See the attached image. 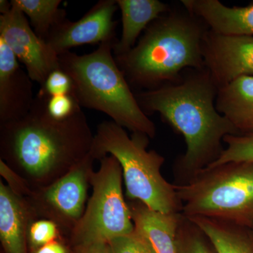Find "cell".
I'll use <instances>...</instances> for the list:
<instances>
[{"mask_svg":"<svg viewBox=\"0 0 253 253\" xmlns=\"http://www.w3.org/2000/svg\"><path fill=\"white\" fill-rule=\"evenodd\" d=\"M48 97L38 91L24 117L0 124V160L33 191L69 172L90 153L94 139L83 110L54 119L46 108Z\"/></svg>","mask_w":253,"mask_h":253,"instance_id":"cell-1","label":"cell"},{"mask_svg":"<svg viewBox=\"0 0 253 253\" xmlns=\"http://www.w3.org/2000/svg\"><path fill=\"white\" fill-rule=\"evenodd\" d=\"M219 88L206 68L191 69L176 83L134 93L145 114L158 113L184 136L185 154L176 161V179L189 182L219 158L228 135H241L215 106Z\"/></svg>","mask_w":253,"mask_h":253,"instance_id":"cell-2","label":"cell"},{"mask_svg":"<svg viewBox=\"0 0 253 253\" xmlns=\"http://www.w3.org/2000/svg\"><path fill=\"white\" fill-rule=\"evenodd\" d=\"M209 30L184 8L163 14L144 31L135 46L114 56L131 89H156L181 79L185 69H204L203 40Z\"/></svg>","mask_w":253,"mask_h":253,"instance_id":"cell-3","label":"cell"},{"mask_svg":"<svg viewBox=\"0 0 253 253\" xmlns=\"http://www.w3.org/2000/svg\"><path fill=\"white\" fill-rule=\"evenodd\" d=\"M117 41L104 42L89 54H60V68L72 80L71 95L81 108L104 113L118 126L154 139L156 126L141 109L115 60Z\"/></svg>","mask_w":253,"mask_h":253,"instance_id":"cell-4","label":"cell"},{"mask_svg":"<svg viewBox=\"0 0 253 253\" xmlns=\"http://www.w3.org/2000/svg\"><path fill=\"white\" fill-rule=\"evenodd\" d=\"M149 137L141 133L129 136L124 128L112 121L100 123L93 139L90 154L101 160L108 154L118 160L123 169L126 196L141 201L155 211L181 213L182 206L175 185L161 174L164 158L147 151Z\"/></svg>","mask_w":253,"mask_h":253,"instance_id":"cell-5","label":"cell"},{"mask_svg":"<svg viewBox=\"0 0 253 253\" xmlns=\"http://www.w3.org/2000/svg\"><path fill=\"white\" fill-rule=\"evenodd\" d=\"M175 185L184 217H203L253 227V163L232 162L204 169Z\"/></svg>","mask_w":253,"mask_h":253,"instance_id":"cell-6","label":"cell"},{"mask_svg":"<svg viewBox=\"0 0 253 253\" xmlns=\"http://www.w3.org/2000/svg\"><path fill=\"white\" fill-rule=\"evenodd\" d=\"M101 166L91 174L93 192L84 214L73 228L77 246L109 242L134 230L131 211L123 194V169L113 156L100 160Z\"/></svg>","mask_w":253,"mask_h":253,"instance_id":"cell-7","label":"cell"},{"mask_svg":"<svg viewBox=\"0 0 253 253\" xmlns=\"http://www.w3.org/2000/svg\"><path fill=\"white\" fill-rule=\"evenodd\" d=\"M95 159L90 153L50 185L33 190L26 199L37 217L72 231L85 211Z\"/></svg>","mask_w":253,"mask_h":253,"instance_id":"cell-8","label":"cell"},{"mask_svg":"<svg viewBox=\"0 0 253 253\" xmlns=\"http://www.w3.org/2000/svg\"><path fill=\"white\" fill-rule=\"evenodd\" d=\"M0 15V38L26 68L32 81L41 85L48 76L60 69L59 55L33 31L26 15L13 6Z\"/></svg>","mask_w":253,"mask_h":253,"instance_id":"cell-9","label":"cell"},{"mask_svg":"<svg viewBox=\"0 0 253 253\" xmlns=\"http://www.w3.org/2000/svg\"><path fill=\"white\" fill-rule=\"evenodd\" d=\"M205 68L217 87L253 76V36H226L208 30L202 42Z\"/></svg>","mask_w":253,"mask_h":253,"instance_id":"cell-10","label":"cell"},{"mask_svg":"<svg viewBox=\"0 0 253 253\" xmlns=\"http://www.w3.org/2000/svg\"><path fill=\"white\" fill-rule=\"evenodd\" d=\"M118 9L116 0H100L81 19L66 18L54 26L46 42L59 56L76 46L116 41L118 23L113 16Z\"/></svg>","mask_w":253,"mask_h":253,"instance_id":"cell-11","label":"cell"},{"mask_svg":"<svg viewBox=\"0 0 253 253\" xmlns=\"http://www.w3.org/2000/svg\"><path fill=\"white\" fill-rule=\"evenodd\" d=\"M33 82L0 38V124L21 119L29 112L35 99Z\"/></svg>","mask_w":253,"mask_h":253,"instance_id":"cell-12","label":"cell"},{"mask_svg":"<svg viewBox=\"0 0 253 253\" xmlns=\"http://www.w3.org/2000/svg\"><path fill=\"white\" fill-rule=\"evenodd\" d=\"M37 217L26 199L0 181V239L6 253H27L30 225Z\"/></svg>","mask_w":253,"mask_h":253,"instance_id":"cell-13","label":"cell"},{"mask_svg":"<svg viewBox=\"0 0 253 253\" xmlns=\"http://www.w3.org/2000/svg\"><path fill=\"white\" fill-rule=\"evenodd\" d=\"M181 2L214 33L253 36V3L246 6L229 7L219 0H182Z\"/></svg>","mask_w":253,"mask_h":253,"instance_id":"cell-14","label":"cell"},{"mask_svg":"<svg viewBox=\"0 0 253 253\" xmlns=\"http://www.w3.org/2000/svg\"><path fill=\"white\" fill-rule=\"evenodd\" d=\"M129 206L134 229L144 236L156 253H177L181 213L155 211L139 201Z\"/></svg>","mask_w":253,"mask_h":253,"instance_id":"cell-15","label":"cell"},{"mask_svg":"<svg viewBox=\"0 0 253 253\" xmlns=\"http://www.w3.org/2000/svg\"><path fill=\"white\" fill-rule=\"evenodd\" d=\"M122 17V34L113 46L114 56L130 51L154 20L170 11L169 5L158 0H116Z\"/></svg>","mask_w":253,"mask_h":253,"instance_id":"cell-16","label":"cell"},{"mask_svg":"<svg viewBox=\"0 0 253 253\" xmlns=\"http://www.w3.org/2000/svg\"><path fill=\"white\" fill-rule=\"evenodd\" d=\"M215 106L241 135L253 134V76H243L219 88Z\"/></svg>","mask_w":253,"mask_h":253,"instance_id":"cell-17","label":"cell"},{"mask_svg":"<svg viewBox=\"0 0 253 253\" xmlns=\"http://www.w3.org/2000/svg\"><path fill=\"white\" fill-rule=\"evenodd\" d=\"M188 219L203 231L215 253H253V231L250 228L211 218Z\"/></svg>","mask_w":253,"mask_h":253,"instance_id":"cell-18","label":"cell"},{"mask_svg":"<svg viewBox=\"0 0 253 253\" xmlns=\"http://www.w3.org/2000/svg\"><path fill=\"white\" fill-rule=\"evenodd\" d=\"M61 0H11L13 6L26 15L33 31L46 41L54 26L66 18V10L61 9Z\"/></svg>","mask_w":253,"mask_h":253,"instance_id":"cell-19","label":"cell"},{"mask_svg":"<svg viewBox=\"0 0 253 253\" xmlns=\"http://www.w3.org/2000/svg\"><path fill=\"white\" fill-rule=\"evenodd\" d=\"M177 253H215L203 231L181 213L177 231Z\"/></svg>","mask_w":253,"mask_h":253,"instance_id":"cell-20","label":"cell"},{"mask_svg":"<svg viewBox=\"0 0 253 253\" xmlns=\"http://www.w3.org/2000/svg\"><path fill=\"white\" fill-rule=\"evenodd\" d=\"M226 147L219 158L205 169H211L232 162L253 163V134L228 135L224 137Z\"/></svg>","mask_w":253,"mask_h":253,"instance_id":"cell-21","label":"cell"},{"mask_svg":"<svg viewBox=\"0 0 253 253\" xmlns=\"http://www.w3.org/2000/svg\"><path fill=\"white\" fill-rule=\"evenodd\" d=\"M108 244L111 253H156L147 240L135 229L130 234L111 240Z\"/></svg>","mask_w":253,"mask_h":253,"instance_id":"cell-22","label":"cell"},{"mask_svg":"<svg viewBox=\"0 0 253 253\" xmlns=\"http://www.w3.org/2000/svg\"><path fill=\"white\" fill-rule=\"evenodd\" d=\"M58 225L49 219L34 220L28 229V241L32 248L38 249L44 245L56 241Z\"/></svg>","mask_w":253,"mask_h":253,"instance_id":"cell-23","label":"cell"},{"mask_svg":"<svg viewBox=\"0 0 253 253\" xmlns=\"http://www.w3.org/2000/svg\"><path fill=\"white\" fill-rule=\"evenodd\" d=\"M73 87L72 80L60 68L50 73L44 83L41 85L39 92L49 97L71 94Z\"/></svg>","mask_w":253,"mask_h":253,"instance_id":"cell-24","label":"cell"},{"mask_svg":"<svg viewBox=\"0 0 253 253\" xmlns=\"http://www.w3.org/2000/svg\"><path fill=\"white\" fill-rule=\"evenodd\" d=\"M46 108L50 116L56 120L66 119L82 109L71 94L48 97Z\"/></svg>","mask_w":253,"mask_h":253,"instance_id":"cell-25","label":"cell"},{"mask_svg":"<svg viewBox=\"0 0 253 253\" xmlns=\"http://www.w3.org/2000/svg\"><path fill=\"white\" fill-rule=\"evenodd\" d=\"M0 174L7 182L8 187L16 196L26 199L31 196L33 190L28 183L1 160H0Z\"/></svg>","mask_w":253,"mask_h":253,"instance_id":"cell-26","label":"cell"},{"mask_svg":"<svg viewBox=\"0 0 253 253\" xmlns=\"http://www.w3.org/2000/svg\"><path fill=\"white\" fill-rule=\"evenodd\" d=\"M76 253H111V251L108 243L94 242L77 246Z\"/></svg>","mask_w":253,"mask_h":253,"instance_id":"cell-27","label":"cell"},{"mask_svg":"<svg viewBox=\"0 0 253 253\" xmlns=\"http://www.w3.org/2000/svg\"><path fill=\"white\" fill-rule=\"evenodd\" d=\"M35 253H68L66 246L54 241L36 250Z\"/></svg>","mask_w":253,"mask_h":253,"instance_id":"cell-28","label":"cell"},{"mask_svg":"<svg viewBox=\"0 0 253 253\" xmlns=\"http://www.w3.org/2000/svg\"><path fill=\"white\" fill-rule=\"evenodd\" d=\"M11 7L12 6H11V1L0 0V13L1 14H6L11 10Z\"/></svg>","mask_w":253,"mask_h":253,"instance_id":"cell-29","label":"cell"},{"mask_svg":"<svg viewBox=\"0 0 253 253\" xmlns=\"http://www.w3.org/2000/svg\"><path fill=\"white\" fill-rule=\"evenodd\" d=\"M252 229V230H253V228H252V229Z\"/></svg>","mask_w":253,"mask_h":253,"instance_id":"cell-30","label":"cell"}]
</instances>
